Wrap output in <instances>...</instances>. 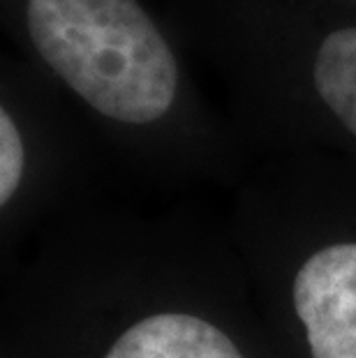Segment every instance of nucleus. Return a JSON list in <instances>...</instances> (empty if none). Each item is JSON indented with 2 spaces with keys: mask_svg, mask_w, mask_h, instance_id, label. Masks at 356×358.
Returning <instances> with one entry per match:
<instances>
[{
  "mask_svg": "<svg viewBox=\"0 0 356 358\" xmlns=\"http://www.w3.org/2000/svg\"><path fill=\"white\" fill-rule=\"evenodd\" d=\"M292 299L313 358H356V243L322 248L301 266Z\"/></svg>",
  "mask_w": 356,
  "mask_h": 358,
  "instance_id": "2",
  "label": "nucleus"
},
{
  "mask_svg": "<svg viewBox=\"0 0 356 358\" xmlns=\"http://www.w3.org/2000/svg\"><path fill=\"white\" fill-rule=\"evenodd\" d=\"M26 28L44 63L102 116L146 125L176 100V58L137 0H26Z\"/></svg>",
  "mask_w": 356,
  "mask_h": 358,
  "instance_id": "1",
  "label": "nucleus"
},
{
  "mask_svg": "<svg viewBox=\"0 0 356 358\" xmlns=\"http://www.w3.org/2000/svg\"><path fill=\"white\" fill-rule=\"evenodd\" d=\"M313 83L333 116L356 136V26L331 30L320 42Z\"/></svg>",
  "mask_w": 356,
  "mask_h": 358,
  "instance_id": "4",
  "label": "nucleus"
},
{
  "mask_svg": "<svg viewBox=\"0 0 356 358\" xmlns=\"http://www.w3.org/2000/svg\"><path fill=\"white\" fill-rule=\"evenodd\" d=\"M104 358H243L218 329L192 315H155L130 326Z\"/></svg>",
  "mask_w": 356,
  "mask_h": 358,
  "instance_id": "3",
  "label": "nucleus"
},
{
  "mask_svg": "<svg viewBox=\"0 0 356 358\" xmlns=\"http://www.w3.org/2000/svg\"><path fill=\"white\" fill-rule=\"evenodd\" d=\"M26 166L24 139L7 109L0 111V203H7L17 192Z\"/></svg>",
  "mask_w": 356,
  "mask_h": 358,
  "instance_id": "5",
  "label": "nucleus"
}]
</instances>
